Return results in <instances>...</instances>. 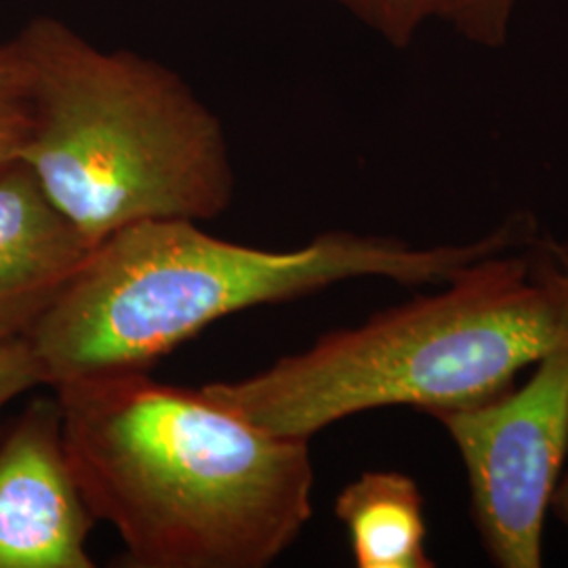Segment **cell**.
Wrapping results in <instances>:
<instances>
[{
	"instance_id": "cell-3",
	"label": "cell",
	"mask_w": 568,
	"mask_h": 568,
	"mask_svg": "<svg viewBox=\"0 0 568 568\" xmlns=\"http://www.w3.org/2000/svg\"><path fill=\"white\" fill-rule=\"evenodd\" d=\"M535 232V220L516 213L471 243L410 246L389 236L326 232L293 251H267L211 236L192 220L142 222L95 244L26 335L44 386L148 371L236 312L352 278L443 284L467 262Z\"/></svg>"
},
{
	"instance_id": "cell-10",
	"label": "cell",
	"mask_w": 568,
	"mask_h": 568,
	"mask_svg": "<svg viewBox=\"0 0 568 568\" xmlns=\"http://www.w3.org/2000/svg\"><path fill=\"white\" fill-rule=\"evenodd\" d=\"M345 9L396 49L413 41L427 21L443 20L445 0H339Z\"/></svg>"
},
{
	"instance_id": "cell-1",
	"label": "cell",
	"mask_w": 568,
	"mask_h": 568,
	"mask_svg": "<svg viewBox=\"0 0 568 568\" xmlns=\"http://www.w3.org/2000/svg\"><path fill=\"white\" fill-rule=\"evenodd\" d=\"M61 436L93 516L135 568H264L312 518L310 440L148 371L61 382Z\"/></svg>"
},
{
	"instance_id": "cell-9",
	"label": "cell",
	"mask_w": 568,
	"mask_h": 568,
	"mask_svg": "<svg viewBox=\"0 0 568 568\" xmlns=\"http://www.w3.org/2000/svg\"><path fill=\"white\" fill-rule=\"evenodd\" d=\"M32 124L28 68L16 41L0 42V173L20 163Z\"/></svg>"
},
{
	"instance_id": "cell-5",
	"label": "cell",
	"mask_w": 568,
	"mask_h": 568,
	"mask_svg": "<svg viewBox=\"0 0 568 568\" xmlns=\"http://www.w3.org/2000/svg\"><path fill=\"white\" fill-rule=\"evenodd\" d=\"M434 419L462 453L490 562L541 567L546 514L568 455V344L546 354L525 386Z\"/></svg>"
},
{
	"instance_id": "cell-11",
	"label": "cell",
	"mask_w": 568,
	"mask_h": 568,
	"mask_svg": "<svg viewBox=\"0 0 568 568\" xmlns=\"http://www.w3.org/2000/svg\"><path fill=\"white\" fill-rule=\"evenodd\" d=\"M516 0H445L443 20L467 41L499 47L508 37Z\"/></svg>"
},
{
	"instance_id": "cell-6",
	"label": "cell",
	"mask_w": 568,
	"mask_h": 568,
	"mask_svg": "<svg viewBox=\"0 0 568 568\" xmlns=\"http://www.w3.org/2000/svg\"><path fill=\"white\" fill-rule=\"evenodd\" d=\"M87 506L55 400H34L0 438V568H93Z\"/></svg>"
},
{
	"instance_id": "cell-8",
	"label": "cell",
	"mask_w": 568,
	"mask_h": 568,
	"mask_svg": "<svg viewBox=\"0 0 568 568\" xmlns=\"http://www.w3.org/2000/svg\"><path fill=\"white\" fill-rule=\"evenodd\" d=\"M335 516L356 567H436L426 549L424 495L403 471H363L337 495Z\"/></svg>"
},
{
	"instance_id": "cell-4",
	"label": "cell",
	"mask_w": 568,
	"mask_h": 568,
	"mask_svg": "<svg viewBox=\"0 0 568 568\" xmlns=\"http://www.w3.org/2000/svg\"><path fill=\"white\" fill-rule=\"evenodd\" d=\"M13 41L32 95L21 163L91 248L129 225L203 224L230 209L236 175L224 124L180 72L103 49L49 16Z\"/></svg>"
},
{
	"instance_id": "cell-2",
	"label": "cell",
	"mask_w": 568,
	"mask_h": 568,
	"mask_svg": "<svg viewBox=\"0 0 568 568\" xmlns=\"http://www.w3.org/2000/svg\"><path fill=\"white\" fill-rule=\"evenodd\" d=\"M443 284L255 375L203 389L255 426L312 440L375 408L434 417L487 403L568 344V243L537 232L467 262Z\"/></svg>"
},
{
	"instance_id": "cell-7",
	"label": "cell",
	"mask_w": 568,
	"mask_h": 568,
	"mask_svg": "<svg viewBox=\"0 0 568 568\" xmlns=\"http://www.w3.org/2000/svg\"><path fill=\"white\" fill-rule=\"evenodd\" d=\"M91 246L26 164L0 173V333H28Z\"/></svg>"
},
{
	"instance_id": "cell-13",
	"label": "cell",
	"mask_w": 568,
	"mask_h": 568,
	"mask_svg": "<svg viewBox=\"0 0 568 568\" xmlns=\"http://www.w3.org/2000/svg\"><path fill=\"white\" fill-rule=\"evenodd\" d=\"M549 509L558 516V520L568 528V469L562 474V478H560V483H558V487H556V493H554V497H551V506Z\"/></svg>"
},
{
	"instance_id": "cell-12",
	"label": "cell",
	"mask_w": 568,
	"mask_h": 568,
	"mask_svg": "<svg viewBox=\"0 0 568 568\" xmlns=\"http://www.w3.org/2000/svg\"><path fill=\"white\" fill-rule=\"evenodd\" d=\"M44 386L41 365L26 333H0V415L21 394Z\"/></svg>"
}]
</instances>
